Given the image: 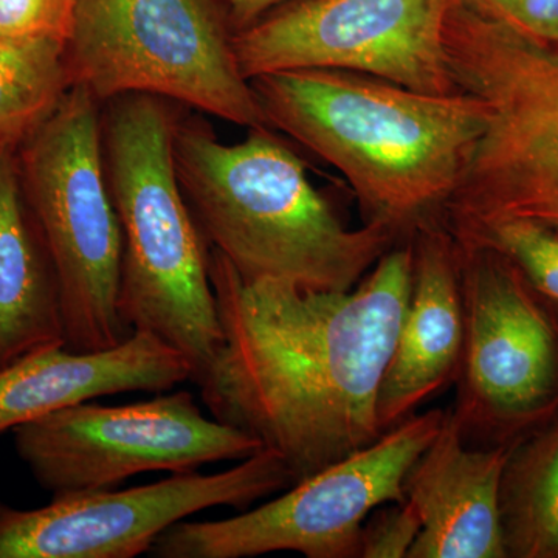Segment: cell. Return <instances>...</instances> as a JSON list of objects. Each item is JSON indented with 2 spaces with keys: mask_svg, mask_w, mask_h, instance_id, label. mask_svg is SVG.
<instances>
[{
  "mask_svg": "<svg viewBox=\"0 0 558 558\" xmlns=\"http://www.w3.org/2000/svg\"><path fill=\"white\" fill-rule=\"evenodd\" d=\"M222 347L199 385L213 417L288 465L293 484L384 433L377 398L413 277L411 238L349 290L241 277L209 248Z\"/></svg>",
  "mask_w": 558,
  "mask_h": 558,
  "instance_id": "obj_1",
  "label": "cell"
},
{
  "mask_svg": "<svg viewBox=\"0 0 558 558\" xmlns=\"http://www.w3.org/2000/svg\"><path fill=\"white\" fill-rule=\"evenodd\" d=\"M248 83L267 126L344 175L365 226L400 238L440 219L487 124L473 95L422 94L348 70H288Z\"/></svg>",
  "mask_w": 558,
  "mask_h": 558,
  "instance_id": "obj_2",
  "label": "cell"
},
{
  "mask_svg": "<svg viewBox=\"0 0 558 558\" xmlns=\"http://www.w3.org/2000/svg\"><path fill=\"white\" fill-rule=\"evenodd\" d=\"M172 156L205 241L241 277L349 290L403 240L379 226L347 229L267 126L227 145L204 120L180 112Z\"/></svg>",
  "mask_w": 558,
  "mask_h": 558,
  "instance_id": "obj_3",
  "label": "cell"
},
{
  "mask_svg": "<svg viewBox=\"0 0 558 558\" xmlns=\"http://www.w3.org/2000/svg\"><path fill=\"white\" fill-rule=\"evenodd\" d=\"M182 106L149 94L101 102V146L121 256L119 311L189 360L199 387L222 347L209 245L180 189L172 138Z\"/></svg>",
  "mask_w": 558,
  "mask_h": 558,
  "instance_id": "obj_4",
  "label": "cell"
},
{
  "mask_svg": "<svg viewBox=\"0 0 558 558\" xmlns=\"http://www.w3.org/2000/svg\"><path fill=\"white\" fill-rule=\"evenodd\" d=\"M22 193L60 279L65 348L102 351L130 339L119 289L123 240L101 146V102L72 86L16 148Z\"/></svg>",
  "mask_w": 558,
  "mask_h": 558,
  "instance_id": "obj_5",
  "label": "cell"
},
{
  "mask_svg": "<svg viewBox=\"0 0 558 558\" xmlns=\"http://www.w3.org/2000/svg\"><path fill=\"white\" fill-rule=\"evenodd\" d=\"M231 36L215 0H76L70 81L100 102L157 95L248 130L267 126Z\"/></svg>",
  "mask_w": 558,
  "mask_h": 558,
  "instance_id": "obj_6",
  "label": "cell"
},
{
  "mask_svg": "<svg viewBox=\"0 0 558 558\" xmlns=\"http://www.w3.org/2000/svg\"><path fill=\"white\" fill-rule=\"evenodd\" d=\"M446 410L416 413L371 446L293 484L281 497L218 521H179L154 543L160 558H248L290 550L359 558L371 513L405 501L407 475L438 435Z\"/></svg>",
  "mask_w": 558,
  "mask_h": 558,
  "instance_id": "obj_7",
  "label": "cell"
},
{
  "mask_svg": "<svg viewBox=\"0 0 558 558\" xmlns=\"http://www.w3.org/2000/svg\"><path fill=\"white\" fill-rule=\"evenodd\" d=\"M458 250L464 347L450 413L472 446H506L558 414V322L501 253Z\"/></svg>",
  "mask_w": 558,
  "mask_h": 558,
  "instance_id": "obj_8",
  "label": "cell"
},
{
  "mask_svg": "<svg viewBox=\"0 0 558 558\" xmlns=\"http://www.w3.org/2000/svg\"><path fill=\"white\" fill-rule=\"evenodd\" d=\"M13 433L22 462L51 497L116 488L138 473L196 472L264 450L247 433L205 416L189 391L120 407L87 400Z\"/></svg>",
  "mask_w": 558,
  "mask_h": 558,
  "instance_id": "obj_9",
  "label": "cell"
},
{
  "mask_svg": "<svg viewBox=\"0 0 558 558\" xmlns=\"http://www.w3.org/2000/svg\"><path fill=\"white\" fill-rule=\"evenodd\" d=\"M454 0H289L233 33L245 80L288 70L365 73L429 95L459 94L447 60Z\"/></svg>",
  "mask_w": 558,
  "mask_h": 558,
  "instance_id": "obj_10",
  "label": "cell"
},
{
  "mask_svg": "<svg viewBox=\"0 0 558 558\" xmlns=\"http://www.w3.org/2000/svg\"><path fill=\"white\" fill-rule=\"evenodd\" d=\"M293 486L288 465L264 449L213 475L172 473L148 486L57 495L44 508L0 502V558H134L167 529L213 508L245 509Z\"/></svg>",
  "mask_w": 558,
  "mask_h": 558,
  "instance_id": "obj_11",
  "label": "cell"
},
{
  "mask_svg": "<svg viewBox=\"0 0 558 558\" xmlns=\"http://www.w3.org/2000/svg\"><path fill=\"white\" fill-rule=\"evenodd\" d=\"M444 40L458 90L487 109L486 130L464 170L558 167V46L531 38L465 0L451 5Z\"/></svg>",
  "mask_w": 558,
  "mask_h": 558,
  "instance_id": "obj_12",
  "label": "cell"
},
{
  "mask_svg": "<svg viewBox=\"0 0 558 558\" xmlns=\"http://www.w3.org/2000/svg\"><path fill=\"white\" fill-rule=\"evenodd\" d=\"M405 312L381 379L377 422L381 433L417 413L457 379L464 347L461 259L442 220L417 227Z\"/></svg>",
  "mask_w": 558,
  "mask_h": 558,
  "instance_id": "obj_13",
  "label": "cell"
},
{
  "mask_svg": "<svg viewBox=\"0 0 558 558\" xmlns=\"http://www.w3.org/2000/svg\"><path fill=\"white\" fill-rule=\"evenodd\" d=\"M510 449L512 444L472 446L446 410L403 484L422 523L409 558H508L499 487Z\"/></svg>",
  "mask_w": 558,
  "mask_h": 558,
  "instance_id": "obj_14",
  "label": "cell"
},
{
  "mask_svg": "<svg viewBox=\"0 0 558 558\" xmlns=\"http://www.w3.org/2000/svg\"><path fill=\"white\" fill-rule=\"evenodd\" d=\"M191 377L185 355L146 330L102 351L38 349L0 369V433L102 396L170 391Z\"/></svg>",
  "mask_w": 558,
  "mask_h": 558,
  "instance_id": "obj_15",
  "label": "cell"
},
{
  "mask_svg": "<svg viewBox=\"0 0 558 558\" xmlns=\"http://www.w3.org/2000/svg\"><path fill=\"white\" fill-rule=\"evenodd\" d=\"M60 279L17 171L0 148V369L31 352L65 347Z\"/></svg>",
  "mask_w": 558,
  "mask_h": 558,
  "instance_id": "obj_16",
  "label": "cell"
},
{
  "mask_svg": "<svg viewBox=\"0 0 558 558\" xmlns=\"http://www.w3.org/2000/svg\"><path fill=\"white\" fill-rule=\"evenodd\" d=\"M499 515L508 558H558V414L512 444Z\"/></svg>",
  "mask_w": 558,
  "mask_h": 558,
  "instance_id": "obj_17",
  "label": "cell"
},
{
  "mask_svg": "<svg viewBox=\"0 0 558 558\" xmlns=\"http://www.w3.org/2000/svg\"><path fill=\"white\" fill-rule=\"evenodd\" d=\"M505 219L558 230V167L506 163L465 170L442 211L451 234Z\"/></svg>",
  "mask_w": 558,
  "mask_h": 558,
  "instance_id": "obj_18",
  "label": "cell"
},
{
  "mask_svg": "<svg viewBox=\"0 0 558 558\" xmlns=\"http://www.w3.org/2000/svg\"><path fill=\"white\" fill-rule=\"evenodd\" d=\"M65 49L61 40L0 38V148H17L64 100Z\"/></svg>",
  "mask_w": 558,
  "mask_h": 558,
  "instance_id": "obj_19",
  "label": "cell"
},
{
  "mask_svg": "<svg viewBox=\"0 0 558 558\" xmlns=\"http://www.w3.org/2000/svg\"><path fill=\"white\" fill-rule=\"evenodd\" d=\"M451 236L461 247H486L501 253L558 322L557 229L535 220L505 219Z\"/></svg>",
  "mask_w": 558,
  "mask_h": 558,
  "instance_id": "obj_20",
  "label": "cell"
},
{
  "mask_svg": "<svg viewBox=\"0 0 558 558\" xmlns=\"http://www.w3.org/2000/svg\"><path fill=\"white\" fill-rule=\"evenodd\" d=\"M75 9L76 0H0V38L68 44Z\"/></svg>",
  "mask_w": 558,
  "mask_h": 558,
  "instance_id": "obj_21",
  "label": "cell"
},
{
  "mask_svg": "<svg viewBox=\"0 0 558 558\" xmlns=\"http://www.w3.org/2000/svg\"><path fill=\"white\" fill-rule=\"evenodd\" d=\"M421 529V517L409 501L373 512L363 524L360 558H409Z\"/></svg>",
  "mask_w": 558,
  "mask_h": 558,
  "instance_id": "obj_22",
  "label": "cell"
},
{
  "mask_svg": "<svg viewBox=\"0 0 558 558\" xmlns=\"http://www.w3.org/2000/svg\"><path fill=\"white\" fill-rule=\"evenodd\" d=\"M497 16L531 38L558 46V0H509Z\"/></svg>",
  "mask_w": 558,
  "mask_h": 558,
  "instance_id": "obj_23",
  "label": "cell"
},
{
  "mask_svg": "<svg viewBox=\"0 0 558 558\" xmlns=\"http://www.w3.org/2000/svg\"><path fill=\"white\" fill-rule=\"evenodd\" d=\"M215 2L226 14L231 32L236 33L255 24L264 14L289 0H215Z\"/></svg>",
  "mask_w": 558,
  "mask_h": 558,
  "instance_id": "obj_24",
  "label": "cell"
},
{
  "mask_svg": "<svg viewBox=\"0 0 558 558\" xmlns=\"http://www.w3.org/2000/svg\"><path fill=\"white\" fill-rule=\"evenodd\" d=\"M465 2L478 7L481 10H486L488 13L499 14V11L505 9L509 0H465Z\"/></svg>",
  "mask_w": 558,
  "mask_h": 558,
  "instance_id": "obj_25",
  "label": "cell"
}]
</instances>
